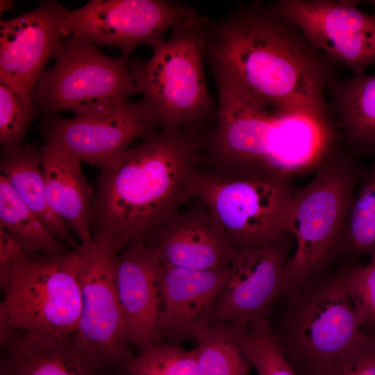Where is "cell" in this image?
Wrapping results in <instances>:
<instances>
[{"label":"cell","instance_id":"4316f807","mask_svg":"<svg viewBox=\"0 0 375 375\" xmlns=\"http://www.w3.org/2000/svg\"><path fill=\"white\" fill-rule=\"evenodd\" d=\"M125 375H199L195 349L176 344H160L127 362Z\"/></svg>","mask_w":375,"mask_h":375},{"label":"cell","instance_id":"484cf974","mask_svg":"<svg viewBox=\"0 0 375 375\" xmlns=\"http://www.w3.org/2000/svg\"><path fill=\"white\" fill-rule=\"evenodd\" d=\"M242 340L258 375H299L278 345L267 318L244 323Z\"/></svg>","mask_w":375,"mask_h":375},{"label":"cell","instance_id":"30bf717a","mask_svg":"<svg viewBox=\"0 0 375 375\" xmlns=\"http://www.w3.org/2000/svg\"><path fill=\"white\" fill-rule=\"evenodd\" d=\"M198 15L196 9L175 1L91 0L69 10L62 22V36L116 47L129 56L138 46L152 47L163 40L167 31Z\"/></svg>","mask_w":375,"mask_h":375},{"label":"cell","instance_id":"d6986e66","mask_svg":"<svg viewBox=\"0 0 375 375\" xmlns=\"http://www.w3.org/2000/svg\"><path fill=\"white\" fill-rule=\"evenodd\" d=\"M144 241L162 265L188 269L227 267L239 253L206 207L176 215Z\"/></svg>","mask_w":375,"mask_h":375},{"label":"cell","instance_id":"52a82bcc","mask_svg":"<svg viewBox=\"0 0 375 375\" xmlns=\"http://www.w3.org/2000/svg\"><path fill=\"white\" fill-rule=\"evenodd\" d=\"M81 263L77 249L54 256L27 252L19 258L3 290L0 342L18 333L78 331Z\"/></svg>","mask_w":375,"mask_h":375},{"label":"cell","instance_id":"ffe728a7","mask_svg":"<svg viewBox=\"0 0 375 375\" xmlns=\"http://www.w3.org/2000/svg\"><path fill=\"white\" fill-rule=\"evenodd\" d=\"M40 151L49 206L81 243L90 241V211L95 190L83 173L81 162L53 144H44Z\"/></svg>","mask_w":375,"mask_h":375},{"label":"cell","instance_id":"f1b7e54d","mask_svg":"<svg viewBox=\"0 0 375 375\" xmlns=\"http://www.w3.org/2000/svg\"><path fill=\"white\" fill-rule=\"evenodd\" d=\"M344 283L361 326L375 327V255L365 265L344 267Z\"/></svg>","mask_w":375,"mask_h":375},{"label":"cell","instance_id":"5bb4252c","mask_svg":"<svg viewBox=\"0 0 375 375\" xmlns=\"http://www.w3.org/2000/svg\"><path fill=\"white\" fill-rule=\"evenodd\" d=\"M289 234L237 254L229 266L228 277L218 298L212 323L250 322L268 318L284 292Z\"/></svg>","mask_w":375,"mask_h":375},{"label":"cell","instance_id":"83f0119b","mask_svg":"<svg viewBox=\"0 0 375 375\" xmlns=\"http://www.w3.org/2000/svg\"><path fill=\"white\" fill-rule=\"evenodd\" d=\"M35 114L34 97L0 79V144L3 148L23 145Z\"/></svg>","mask_w":375,"mask_h":375},{"label":"cell","instance_id":"4fadbf2b","mask_svg":"<svg viewBox=\"0 0 375 375\" xmlns=\"http://www.w3.org/2000/svg\"><path fill=\"white\" fill-rule=\"evenodd\" d=\"M157 126L158 121L144 99L129 100L99 117L65 119L57 115L37 125L44 144L59 146L81 162L100 169Z\"/></svg>","mask_w":375,"mask_h":375},{"label":"cell","instance_id":"9a60e30c","mask_svg":"<svg viewBox=\"0 0 375 375\" xmlns=\"http://www.w3.org/2000/svg\"><path fill=\"white\" fill-rule=\"evenodd\" d=\"M69 9L42 1L34 10L0 21V79L34 97L36 88L62 37Z\"/></svg>","mask_w":375,"mask_h":375},{"label":"cell","instance_id":"6da1fadb","mask_svg":"<svg viewBox=\"0 0 375 375\" xmlns=\"http://www.w3.org/2000/svg\"><path fill=\"white\" fill-rule=\"evenodd\" d=\"M204 58L215 78L275 109L331 113L325 92L335 62L271 4L240 6L204 28Z\"/></svg>","mask_w":375,"mask_h":375},{"label":"cell","instance_id":"9c48e42d","mask_svg":"<svg viewBox=\"0 0 375 375\" xmlns=\"http://www.w3.org/2000/svg\"><path fill=\"white\" fill-rule=\"evenodd\" d=\"M292 189L290 181L276 178L233 179L201 172L195 197L241 252L287 233Z\"/></svg>","mask_w":375,"mask_h":375},{"label":"cell","instance_id":"ac0fdd59","mask_svg":"<svg viewBox=\"0 0 375 375\" xmlns=\"http://www.w3.org/2000/svg\"><path fill=\"white\" fill-rule=\"evenodd\" d=\"M228 274L229 267L194 270L162 265V338L176 344L190 339L199 341L212 324Z\"/></svg>","mask_w":375,"mask_h":375},{"label":"cell","instance_id":"4dcf8cb0","mask_svg":"<svg viewBox=\"0 0 375 375\" xmlns=\"http://www.w3.org/2000/svg\"><path fill=\"white\" fill-rule=\"evenodd\" d=\"M26 251L7 232L0 228V287L7 285L17 261Z\"/></svg>","mask_w":375,"mask_h":375},{"label":"cell","instance_id":"7a4b0ae2","mask_svg":"<svg viewBox=\"0 0 375 375\" xmlns=\"http://www.w3.org/2000/svg\"><path fill=\"white\" fill-rule=\"evenodd\" d=\"M203 153L192 129L161 128L101 168L90 211L92 238L119 253L145 240L195 197Z\"/></svg>","mask_w":375,"mask_h":375},{"label":"cell","instance_id":"8992f818","mask_svg":"<svg viewBox=\"0 0 375 375\" xmlns=\"http://www.w3.org/2000/svg\"><path fill=\"white\" fill-rule=\"evenodd\" d=\"M207 20L198 15L180 24L167 40L152 47L149 59L130 60L135 83L161 128H192L217 117L203 69Z\"/></svg>","mask_w":375,"mask_h":375},{"label":"cell","instance_id":"603a6c76","mask_svg":"<svg viewBox=\"0 0 375 375\" xmlns=\"http://www.w3.org/2000/svg\"><path fill=\"white\" fill-rule=\"evenodd\" d=\"M0 228L27 252L60 255L70 248L58 239L0 174Z\"/></svg>","mask_w":375,"mask_h":375},{"label":"cell","instance_id":"7c38bea8","mask_svg":"<svg viewBox=\"0 0 375 375\" xmlns=\"http://www.w3.org/2000/svg\"><path fill=\"white\" fill-rule=\"evenodd\" d=\"M353 0H281L271 4L308 42L353 75L375 62V9L362 11ZM375 6V1H372Z\"/></svg>","mask_w":375,"mask_h":375},{"label":"cell","instance_id":"e0dca14e","mask_svg":"<svg viewBox=\"0 0 375 375\" xmlns=\"http://www.w3.org/2000/svg\"><path fill=\"white\" fill-rule=\"evenodd\" d=\"M0 375H115L78 332L15 333L1 342Z\"/></svg>","mask_w":375,"mask_h":375},{"label":"cell","instance_id":"d4e9b609","mask_svg":"<svg viewBox=\"0 0 375 375\" xmlns=\"http://www.w3.org/2000/svg\"><path fill=\"white\" fill-rule=\"evenodd\" d=\"M350 210L340 253L375 255V162L366 170Z\"/></svg>","mask_w":375,"mask_h":375},{"label":"cell","instance_id":"44dd1931","mask_svg":"<svg viewBox=\"0 0 375 375\" xmlns=\"http://www.w3.org/2000/svg\"><path fill=\"white\" fill-rule=\"evenodd\" d=\"M327 91L329 108L338 117L350 155L375 153V75L336 76Z\"/></svg>","mask_w":375,"mask_h":375},{"label":"cell","instance_id":"2e32d148","mask_svg":"<svg viewBox=\"0 0 375 375\" xmlns=\"http://www.w3.org/2000/svg\"><path fill=\"white\" fill-rule=\"evenodd\" d=\"M162 265L144 240L118 253L117 286L128 344L139 353L161 344Z\"/></svg>","mask_w":375,"mask_h":375},{"label":"cell","instance_id":"5b68a950","mask_svg":"<svg viewBox=\"0 0 375 375\" xmlns=\"http://www.w3.org/2000/svg\"><path fill=\"white\" fill-rule=\"evenodd\" d=\"M269 321L281 349L299 375H330L364 333L344 283V267L284 292Z\"/></svg>","mask_w":375,"mask_h":375},{"label":"cell","instance_id":"ba28073f","mask_svg":"<svg viewBox=\"0 0 375 375\" xmlns=\"http://www.w3.org/2000/svg\"><path fill=\"white\" fill-rule=\"evenodd\" d=\"M53 58L34 95L35 112L42 119L66 110L78 118L101 117L140 93L130 56H108L88 40L62 36Z\"/></svg>","mask_w":375,"mask_h":375},{"label":"cell","instance_id":"3957f363","mask_svg":"<svg viewBox=\"0 0 375 375\" xmlns=\"http://www.w3.org/2000/svg\"><path fill=\"white\" fill-rule=\"evenodd\" d=\"M215 128L202 146L219 176L290 178L316 169L335 148L331 114L275 109L220 81Z\"/></svg>","mask_w":375,"mask_h":375},{"label":"cell","instance_id":"cb8c5ba5","mask_svg":"<svg viewBox=\"0 0 375 375\" xmlns=\"http://www.w3.org/2000/svg\"><path fill=\"white\" fill-rule=\"evenodd\" d=\"M244 322L212 323L194 349L199 375H249L242 345Z\"/></svg>","mask_w":375,"mask_h":375},{"label":"cell","instance_id":"8fae6325","mask_svg":"<svg viewBox=\"0 0 375 375\" xmlns=\"http://www.w3.org/2000/svg\"><path fill=\"white\" fill-rule=\"evenodd\" d=\"M82 312L78 333L112 368L124 373L132 357L117 286L118 252L103 238L80 243Z\"/></svg>","mask_w":375,"mask_h":375},{"label":"cell","instance_id":"1f68e13d","mask_svg":"<svg viewBox=\"0 0 375 375\" xmlns=\"http://www.w3.org/2000/svg\"><path fill=\"white\" fill-rule=\"evenodd\" d=\"M14 1L10 0H1L0 1V10L1 13L5 10L12 9L13 8Z\"/></svg>","mask_w":375,"mask_h":375},{"label":"cell","instance_id":"7402d4cb","mask_svg":"<svg viewBox=\"0 0 375 375\" xmlns=\"http://www.w3.org/2000/svg\"><path fill=\"white\" fill-rule=\"evenodd\" d=\"M0 169L24 203L43 221L50 231L72 249L79 246L67 224L48 203L38 143L1 149Z\"/></svg>","mask_w":375,"mask_h":375},{"label":"cell","instance_id":"f546056e","mask_svg":"<svg viewBox=\"0 0 375 375\" xmlns=\"http://www.w3.org/2000/svg\"><path fill=\"white\" fill-rule=\"evenodd\" d=\"M330 375H375V335L364 333Z\"/></svg>","mask_w":375,"mask_h":375},{"label":"cell","instance_id":"277c9868","mask_svg":"<svg viewBox=\"0 0 375 375\" xmlns=\"http://www.w3.org/2000/svg\"><path fill=\"white\" fill-rule=\"evenodd\" d=\"M365 172L354 157L335 148L310 183L292 187L286 232L297 247L285 265L284 292L306 287L328 272L340 253L355 188Z\"/></svg>","mask_w":375,"mask_h":375}]
</instances>
